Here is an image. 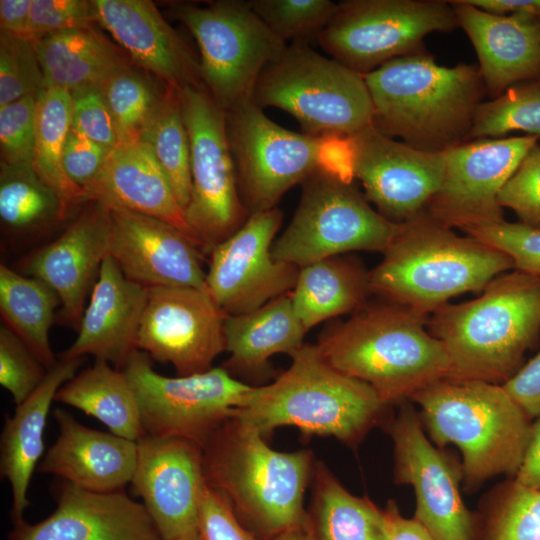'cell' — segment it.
Segmentation results:
<instances>
[{"label": "cell", "instance_id": "obj_34", "mask_svg": "<svg viewBox=\"0 0 540 540\" xmlns=\"http://www.w3.org/2000/svg\"><path fill=\"white\" fill-rule=\"evenodd\" d=\"M58 295L38 278L0 265V313L4 324L18 335L49 370L57 362L49 331Z\"/></svg>", "mask_w": 540, "mask_h": 540}, {"label": "cell", "instance_id": "obj_54", "mask_svg": "<svg viewBox=\"0 0 540 540\" xmlns=\"http://www.w3.org/2000/svg\"><path fill=\"white\" fill-rule=\"evenodd\" d=\"M501 385L531 420L540 417V351Z\"/></svg>", "mask_w": 540, "mask_h": 540}, {"label": "cell", "instance_id": "obj_25", "mask_svg": "<svg viewBox=\"0 0 540 540\" xmlns=\"http://www.w3.org/2000/svg\"><path fill=\"white\" fill-rule=\"evenodd\" d=\"M450 3L475 49L489 95L496 97L512 85L540 79V18L497 15L466 0Z\"/></svg>", "mask_w": 540, "mask_h": 540}, {"label": "cell", "instance_id": "obj_22", "mask_svg": "<svg viewBox=\"0 0 540 540\" xmlns=\"http://www.w3.org/2000/svg\"><path fill=\"white\" fill-rule=\"evenodd\" d=\"M111 230L109 209L92 201L58 238L19 263L20 273L40 279L58 295L69 326L80 325L89 292L110 255Z\"/></svg>", "mask_w": 540, "mask_h": 540}, {"label": "cell", "instance_id": "obj_18", "mask_svg": "<svg viewBox=\"0 0 540 540\" xmlns=\"http://www.w3.org/2000/svg\"><path fill=\"white\" fill-rule=\"evenodd\" d=\"M226 317L207 290L149 288L136 348L179 376L205 372L226 351Z\"/></svg>", "mask_w": 540, "mask_h": 540}, {"label": "cell", "instance_id": "obj_3", "mask_svg": "<svg viewBox=\"0 0 540 540\" xmlns=\"http://www.w3.org/2000/svg\"><path fill=\"white\" fill-rule=\"evenodd\" d=\"M426 325L447 353L448 377L503 384L539 341L540 278L500 274L478 298L443 305Z\"/></svg>", "mask_w": 540, "mask_h": 540}, {"label": "cell", "instance_id": "obj_2", "mask_svg": "<svg viewBox=\"0 0 540 540\" xmlns=\"http://www.w3.org/2000/svg\"><path fill=\"white\" fill-rule=\"evenodd\" d=\"M203 458L207 484L260 540L306 525L304 495L315 466L310 451H276L233 416L203 446Z\"/></svg>", "mask_w": 540, "mask_h": 540}, {"label": "cell", "instance_id": "obj_11", "mask_svg": "<svg viewBox=\"0 0 540 540\" xmlns=\"http://www.w3.org/2000/svg\"><path fill=\"white\" fill-rule=\"evenodd\" d=\"M459 27L450 1L348 0L317 36L321 48L365 75L399 57L423 52V39Z\"/></svg>", "mask_w": 540, "mask_h": 540}, {"label": "cell", "instance_id": "obj_33", "mask_svg": "<svg viewBox=\"0 0 540 540\" xmlns=\"http://www.w3.org/2000/svg\"><path fill=\"white\" fill-rule=\"evenodd\" d=\"M55 401L95 417L111 433L137 441L145 435L134 391L122 370L95 363L64 383Z\"/></svg>", "mask_w": 540, "mask_h": 540}, {"label": "cell", "instance_id": "obj_57", "mask_svg": "<svg viewBox=\"0 0 540 540\" xmlns=\"http://www.w3.org/2000/svg\"><path fill=\"white\" fill-rule=\"evenodd\" d=\"M385 511L388 518L387 540H434L414 517H403L394 502H389Z\"/></svg>", "mask_w": 540, "mask_h": 540}, {"label": "cell", "instance_id": "obj_10", "mask_svg": "<svg viewBox=\"0 0 540 540\" xmlns=\"http://www.w3.org/2000/svg\"><path fill=\"white\" fill-rule=\"evenodd\" d=\"M175 12L198 44L202 82L225 112L252 101L262 71L288 46L249 1H216L205 7L183 4Z\"/></svg>", "mask_w": 540, "mask_h": 540}, {"label": "cell", "instance_id": "obj_6", "mask_svg": "<svg viewBox=\"0 0 540 540\" xmlns=\"http://www.w3.org/2000/svg\"><path fill=\"white\" fill-rule=\"evenodd\" d=\"M290 356V366L274 381L255 386L234 416L265 438L276 428L294 426L350 446L381 422L389 404L368 384L331 366L316 344H303Z\"/></svg>", "mask_w": 540, "mask_h": 540}, {"label": "cell", "instance_id": "obj_41", "mask_svg": "<svg viewBox=\"0 0 540 540\" xmlns=\"http://www.w3.org/2000/svg\"><path fill=\"white\" fill-rule=\"evenodd\" d=\"M249 4L277 37L292 43L317 38L338 8L330 0H250Z\"/></svg>", "mask_w": 540, "mask_h": 540}, {"label": "cell", "instance_id": "obj_4", "mask_svg": "<svg viewBox=\"0 0 540 540\" xmlns=\"http://www.w3.org/2000/svg\"><path fill=\"white\" fill-rule=\"evenodd\" d=\"M514 269L511 258L470 236H459L425 211L399 224L369 271L373 293L428 318L454 296L482 292L495 277Z\"/></svg>", "mask_w": 540, "mask_h": 540}, {"label": "cell", "instance_id": "obj_47", "mask_svg": "<svg viewBox=\"0 0 540 540\" xmlns=\"http://www.w3.org/2000/svg\"><path fill=\"white\" fill-rule=\"evenodd\" d=\"M43 74L113 46L93 27L69 29L35 42Z\"/></svg>", "mask_w": 540, "mask_h": 540}, {"label": "cell", "instance_id": "obj_30", "mask_svg": "<svg viewBox=\"0 0 540 540\" xmlns=\"http://www.w3.org/2000/svg\"><path fill=\"white\" fill-rule=\"evenodd\" d=\"M306 332L295 314L290 293L254 311L227 316L224 334L230 356L222 367L235 378H267L271 373L269 359L299 349Z\"/></svg>", "mask_w": 540, "mask_h": 540}, {"label": "cell", "instance_id": "obj_52", "mask_svg": "<svg viewBox=\"0 0 540 540\" xmlns=\"http://www.w3.org/2000/svg\"><path fill=\"white\" fill-rule=\"evenodd\" d=\"M108 154V150L71 126L63 150L64 170L70 180L85 192L101 171Z\"/></svg>", "mask_w": 540, "mask_h": 540}, {"label": "cell", "instance_id": "obj_37", "mask_svg": "<svg viewBox=\"0 0 540 540\" xmlns=\"http://www.w3.org/2000/svg\"><path fill=\"white\" fill-rule=\"evenodd\" d=\"M0 217L17 231L66 219L58 195L40 178L32 163L1 164Z\"/></svg>", "mask_w": 540, "mask_h": 540}, {"label": "cell", "instance_id": "obj_44", "mask_svg": "<svg viewBox=\"0 0 540 540\" xmlns=\"http://www.w3.org/2000/svg\"><path fill=\"white\" fill-rule=\"evenodd\" d=\"M466 235L508 255L514 270L540 278V230L505 220L463 230Z\"/></svg>", "mask_w": 540, "mask_h": 540}, {"label": "cell", "instance_id": "obj_26", "mask_svg": "<svg viewBox=\"0 0 540 540\" xmlns=\"http://www.w3.org/2000/svg\"><path fill=\"white\" fill-rule=\"evenodd\" d=\"M98 22L139 66L182 89L204 86L199 62L148 0H94Z\"/></svg>", "mask_w": 540, "mask_h": 540}, {"label": "cell", "instance_id": "obj_19", "mask_svg": "<svg viewBox=\"0 0 540 540\" xmlns=\"http://www.w3.org/2000/svg\"><path fill=\"white\" fill-rule=\"evenodd\" d=\"M137 442L134 493L163 540L197 533L207 481L203 447L188 439L145 434Z\"/></svg>", "mask_w": 540, "mask_h": 540}, {"label": "cell", "instance_id": "obj_55", "mask_svg": "<svg viewBox=\"0 0 540 540\" xmlns=\"http://www.w3.org/2000/svg\"><path fill=\"white\" fill-rule=\"evenodd\" d=\"M514 480L525 487L540 490V417L532 422L525 452Z\"/></svg>", "mask_w": 540, "mask_h": 540}, {"label": "cell", "instance_id": "obj_50", "mask_svg": "<svg viewBox=\"0 0 540 540\" xmlns=\"http://www.w3.org/2000/svg\"><path fill=\"white\" fill-rule=\"evenodd\" d=\"M71 94V126L110 152L119 138L100 87H88Z\"/></svg>", "mask_w": 540, "mask_h": 540}, {"label": "cell", "instance_id": "obj_48", "mask_svg": "<svg viewBox=\"0 0 540 540\" xmlns=\"http://www.w3.org/2000/svg\"><path fill=\"white\" fill-rule=\"evenodd\" d=\"M98 21L94 1L32 0L29 39L41 38L64 30L92 27Z\"/></svg>", "mask_w": 540, "mask_h": 540}, {"label": "cell", "instance_id": "obj_16", "mask_svg": "<svg viewBox=\"0 0 540 540\" xmlns=\"http://www.w3.org/2000/svg\"><path fill=\"white\" fill-rule=\"evenodd\" d=\"M536 143L537 137L524 135L470 140L449 148L442 185L425 212L462 231L503 221L498 194Z\"/></svg>", "mask_w": 540, "mask_h": 540}, {"label": "cell", "instance_id": "obj_5", "mask_svg": "<svg viewBox=\"0 0 540 540\" xmlns=\"http://www.w3.org/2000/svg\"><path fill=\"white\" fill-rule=\"evenodd\" d=\"M426 323L397 304H366L322 333L316 346L331 366L368 384L390 405L449 376L447 353Z\"/></svg>", "mask_w": 540, "mask_h": 540}, {"label": "cell", "instance_id": "obj_35", "mask_svg": "<svg viewBox=\"0 0 540 540\" xmlns=\"http://www.w3.org/2000/svg\"><path fill=\"white\" fill-rule=\"evenodd\" d=\"M73 98L61 88L42 89L36 100V135L33 167L58 195L66 218L77 205L87 202L85 192L67 176L63 150L71 127Z\"/></svg>", "mask_w": 540, "mask_h": 540}, {"label": "cell", "instance_id": "obj_45", "mask_svg": "<svg viewBox=\"0 0 540 540\" xmlns=\"http://www.w3.org/2000/svg\"><path fill=\"white\" fill-rule=\"evenodd\" d=\"M37 95L0 108L1 164L33 163Z\"/></svg>", "mask_w": 540, "mask_h": 540}, {"label": "cell", "instance_id": "obj_43", "mask_svg": "<svg viewBox=\"0 0 540 540\" xmlns=\"http://www.w3.org/2000/svg\"><path fill=\"white\" fill-rule=\"evenodd\" d=\"M48 369L26 343L5 324L0 326V384L16 405L43 382Z\"/></svg>", "mask_w": 540, "mask_h": 540}, {"label": "cell", "instance_id": "obj_13", "mask_svg": "<svg viewBox=\"0 0 540 540\" xmlns=\"http://www.w3.org/2000/svg\"><path fill=\"white\" fill-rule=\"evenodd\" d=\"M122 371L134 391L145 434L180 437L202 447L247 404L255 388L222 366L166 377L154 371L151 358L138 349Z\"/></svg>", "mask_w": 540, "mask_h": 540}, {"label": "cell", "instance_id": "obj_17", "mask_svg": "<svg viewBox=\"0 0 540 540\" xmlns=\"http://www.w3.org/2000/svg\"><path fill=\"white\" fill-rule=\"evenodd\" d=\"M282 219L278 207L252 214L210 252L206 286L226 316L254 311L293 290L300 268L272 256Z\"/></svg>", "mask_w": 540, "mask_h": 540}, {"label": "cell", "instance_id": "obj_14", "mask_svg": "<svg viewBox=\"0 0 540 540\" xmlns=\"http://www.w3.org/2000/svg\"><path fill=\"white\" fill-rule=\"evenodd\" d=\"M239 193L249 215L277 207L315 170L319 137L288 130L252 101L226 112Z\"/></svg>", "mask_w": 540, "mask_h": 540}, {"label": "cell", "instance_id": "obj_1", "mask_svg": "<svg viewBox=\"0 0 540 540\" xmlns=\"http://www.w3.org/2000/svg\"><path fill=\"white\" fill-rule=\"evenodd\" d=\"M363 77L373 105L372 125L429 152L467 141L487 93L478 67L442 66L425 51L392 59Z\"/></svg>", "mask_w": 540, "mask_h": 540}, {"label": "cell", "instance_id": "obj_7", "mask_svg": "<svg viewBox=\"0 0 540 540\" xmlns=\"http://www.w3.org/2000/svg\"><path fill=\"white\" fill-rule=\"evenodd\" d=\"M410 399L420 407L431 440L440 448L458 447L469 485L502 474L515 477L532 422L501 384L444 377Z\"/></svg>", "mask_w": 540, "mask_h": 540}, {"label": "cell", "instance_id": "obj_46", "mask_svg": "<svg viewBox=\"0 0 540 540\" xmlns=\"http://www.w3.org/2000/svg\"><path fill=\"white\" fill-rule=\"evenodd\" d=\"M502 208L511 209L519 222L540 230V144L536 143L498 194Z\"/></svg>", "mask_w": 540, "mask_h": 540}, {"label": "cell", "instance_id": "obj_21", "mask_svg": "<svg viewBox=\"0 0 540 540\" xmlns=\"http://www.w3.org/2000/svg\"><path fill=\"white\" fill-rule=\"evenodd\" d=\"M109 211L110 256L127 279L146 289L207 290L200 262L202 250L193 238L153 217L120 209Z\"/></svg>", "mask_w": 540, "mask_h": 540}, {"label": "cell", "instance_id": "obj_28", "mask_svg": "<svg viewBox=\"0 0 540 540\" xmlns=\"http://www.w3.org/2000/svg\"><path fill=\"white\" fill-rule=\"evenodd\" d=\"M85 193L88 202L162 220L196 241L166 175L140 140L119 142Z\"/></svg>", "mask_w": 540, "mask_h": 540}, {"label": "cell", "instance_id": "obj_15", "mask_svg": "<svg viewBox=\"0 0 540 540\" xmlns=\"http://www.w3.org/2000/svg\"><path fill=\"white\" fill-rule=\"evenodd\" d=\"M387 431L394 443L395 482L411 485L415 492L414 518L434 540H477L478 520L459 491L461 465L431 444L410 406L400 409Z\"/></svg>", "mask_w": 540, "mask_h": 540}, {"label": "cell", "instance_id": "obj_31", "mask_svg": "<svg viewBox=\"0 0 540 540\" xmlns=\"http://www.w3.org/2000/svg\"><path fill=\"white\" fill-rule=\"evenodd\" d=\"M369 272L357 262L335 256L301 267L290 293L295 314L308 331L367 304Z\"/></svg>", "mask_w": 540, "mask_h": 540}, {"label": "cell", "instance_id": "obj_39", "mask_svg": "<svg viewBox=\"0 0 540 540\" xmlns=\"http://www.w3.org/2000/svg\"><path fill=\"white\" fill-rule=\"evenodd\" d=\"M99 87L113 117L119 142L139 140L163 93L156 92L146 77L128 65Z\"/></svg>", "mask_w": 540, "mask_h": 540}, {"label": "cell", "instance_id": "obj_53", "mask_svg": "<svg viewBox=\"0 0 540 540\" xmlns=\"http://www.w3.org/2000/svg\"><path fill=\"white\" fill-rule=\"evenodd\" d=\"M317 165L322 172L344 183H352L354 147L351 136L331 134L319 137Z\"/></svg>", "mask_w": 540, "mask_h": 540}, {"label": "cell", "instance_id": "obj_40", "mask_svg": "<svg viewBox=\"0 0 540 540\" xmlns=\"http://www.w3.org/2000/svg\"><path fill=\"white\" fill-rule=\"evenodd\" d=\"M478 539L540 540V490L514 479L503 485L485 513Z\"/></svg>", "mask_w": 540, "mask_h": 540}, {"label": "cell", "instance_id": "obj_58", "mask_svg": "<svg viewBox=\"0 0 540 540\" xmlns=\"http://www.w3.org/2000/svg\"><path fill=\"white\" fill-rule=\"evenodd\" d=\"M469 4L497 15L525 14L540 18V0H466Z\"/></svg>", "mask_w": 540, "mask_h": 540}, {"label": "cell", "instance_id": "obj_36", "mask_svg": "<svg viewBox=\"0 0 540 540\" xmlns=\"http://www.w3.org/2000/svg\"><path fill=\"white\" fill-rule=\"evenodd\" d=\"M180 90L168 85L139 140L151 150L185 210L191 195L190 144Z\"/></svg>", "mask_w": 540, "mask_h": 540}, {"label": "cell", "instance_id": "obj_8", "mask_svg": "<svg viewBox=\"0 0 540 540\" xmlns=\"http://www.w3.org/2000/svg\"><path fill=\"white\" fill-rule=\"evenodd\" d=\"M260 108L291 114L302 133L353 136L372 125L373 105L363 75L307 43L294 42L262 71L252 95Z\"/></svg>", "mask_w": 540, "mask_h": 540}, {"label": "cell", "instance_id": "obj_38", "mask_svg": "<svg viewBox=\"0 0 540 540\" xmlns=\"http://www.w3.org/2000/svg\"><path fill=\"white\" fill-rule=\"evenodd\" d=\"M514 131L540 139V79L512 85L492 100L483 101L467 141L502 138Z\"/></svg>", "mask_w": 540, "mask_h": 540}, {"label": "cell", "instance_id": "obj_24", "mask_svg": "<svg viewBox=\"0 0 540 540\" xmlns=\"http://www.w3.org/2000/svg\"><path fill=\"white\" fill-rule=\"evenodd\" d=\"M147 289L127 279L116 261L105 258L83 312L78 335L59 359L92 355L122 370L137 350L136 338Z\"/></svg>", "mask_w": 540, "mask_h": 540}, {"label": "cell", "instance_id": "obj_27", "mask_svg": "<svg viewBox=\"0 0 540 540\" xmlns=\"http://www.w3.org/2000/svg\"><path fill=\"white\" fill-rule=\"evenodd\" d=\"M53 415L59 433L41 460L39 472L101 493L122 491L131 483L136 441L84 426L64 409H56Z\"/></svg>", "mask_w": 540, "mask_h": 540}, {"label": "cell", "instance_id": "obj_51", "mask_svg": "<svg viewBox=\"0 0 540 540\" xmlns=\"http://www.w3.org/2000/svg\"><path fill=\"white\" fill-rule=\"evenodd\" d=\"M199 540H260L238 519L227 499L207 484L200 505Z\"/></svg>", "mask_w": 540, "mask_h": 540}, {"label": "cell", "instance_id": "obj_29", "mask_svg": "<svg viewBox=\"0 0 540 540\" xmlns=\"http://www.w3.org/2000/svg\"><path fill=\"white\" fill-rule=\"evenodd\" d=\"M84 358L58 359L43 382L22 403L13 416L5 415L0 437V473L10 484L13 526L25 521L30 505L28 489L32 474L44 452V433L51 404L61 386L76 375Z\"/></svg>", "mask_w": 540, "mask_h": 540}, {"label": "cell", "instance_id": "obj_32", "mask_svg": "<svg viewBox=\"0 0 540 540\" xmlns=\"http://www.w3.org/2000/svg\"><path fill=\"white\" fill-rule=\"evenodd\" d=\"M313 479L306 526L315 540H387L385 509L351 494L323 463H315Z\"/></svg>", "mask_w": 540, "mask_h": 540}, {"label": "cell", "instance_id": "obj_12", "mask_svg": "<svg viewBox=\"0 0 540 540\" xmlns=\"http://www.w3.org/2000/svg\"><path fill=\"white\" fill-rule=\"evenodd\" d=\"M190 144L191 195L185 216L204 253L236 233L248 220L226 127V112L205 86L180 89Z\"/></svg>", "mask_w": 540, "mask_h": 540}, {"label": "cell", "instance_id": "obj_9", "mask_svg": "<svg viewBox=\"0 0 540 540\" xmlns=\"http://www.w3.org/2000/svg\"><path fill=\"white\" fill-rule=\"evenodd\" d=\"M299 205L274 241V259L299 268L350 251L383 253L395 237L394 223L369 204L352 183L317 169L303 183Z\"/></svg>", "mask_w": 540, "mask_h": 540}, {"label": "cell", "instance_id": "obj_56", "mask_svg": "<svg viewBox=\"0 0 540 540\" xmlns=\"http://www.w3.org/2000/svg\"><path fill=\"white\" fill-rule=\"evenodd\" d=\"M31 5L32 0H1V31L30 40L29 16Z\"/></svg>", "mask_w": 540, "mask_h": 540}, {"label": "cell", "instance_id": "obj_20", "mask_svg": "<svg viewBox=\"0 0 540 540\" xmlns=\"http://www.w3.org/2000/svg\"><path fill=\"white\" fill-rule=\"evenodd\" d=\"M351 138L354 178L377 211L397 224L423 213L442 185L445 152L416 149L373 125Z\"/></svg>", "mask_w": 540, "mask_h": 540}, {"label": "cell", "instance_id": "obj_59", "mask_svg": "<svg viewBox=\"0 0 540 540\" xmlns=\"http://www.w3.org/2000/svg\"><path fill=\"white\" fill-rule=\"evenodd\" d=\"M272 540H315V538L305 525L303 527L284 532Z\"/></svg>", "mask_w": 540, "mask_h": 540}, {"label": "cell", "instance_id": "obj_49", "mask_svg": "<svg viewBox=\"0 0 540 540\" xmlns=\"http://www.w3.org/2000/svg\"><path fill=\"white\" fill-rule=\"evenodd\" d=\"M115 46L43 74V89L61 88L74 92L100 86L114 72L127 66Z\"/></svg>", "mask_w": 540, "mask_h": 540}, {"label": "cell", "instance_id": "obj_42", "mask_svg": "<svg viewBox=\"0 0 540 540\" xmlns=\"http://www.w3.org/2000/svg\"><path fill=\"white\" fill-rule=\"evenodd\" d=\"M43 89V71L35 43L0 34V108Z\"/></svg>", "mask_w": 540, "mask_h": 540}, {"label": "cell", "instance_id": "obj_23", "mask_svg": "<svg viewBox=\"0 0 540 540\" xmlns=\"http://www.w3.org/2000/svg\"><path fill=\"white\" fill-rule=\"evenodd\" d=\"M43 520L13 526L8 540H163L143 504L123 490L93 492L63 480Z\"/></svg>", "mask_w": 540, "mask_h": 540}, {"label": "cell", "instance_id": "obj_60", "mask_svg": "<svg viewBox=\"0 0 540 540\" xmlns=\"http://www.w3.org/2000/svg\"><path fill=\"white\" fill-rule=\"evenodd\" d=\"M178 540H199L198 533L188 535L186 537L180 538Z\"/></svg>", "mask_w": 540, "mask_h": 540}]
</instances>
